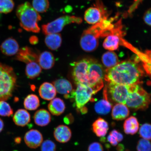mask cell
<instances>
[{
    "mask_svg": "<svg viewBox=\"0 0 151 151\" xmlns=\"http://www.w3.org/2000/svg\"><path fill=\"white\" fill-rule=\"evenodd\" d=\"M72 75L77 85L81 84L92 88L96 93L103 86L105 71L103 66L96 60L84 58L70 64Z\"/></svg>",
    "mask_w": 151,
    "mask_h": 151,
    "instance_id": "cell-1",
    "label": "cell"
},
{
    "mask_svg": "<svg viewBox=\"0 0 151 151\" xmlns=\"http://www.w3.org/2000/svg\"><path fill=\"white\" fill-rule=\"evenodd\" d=\"M142 75V71L137 64L134 62L127 61L107 69L104 78L108 83L132 85L139 84Z\"/></svg>",
    "mask_w": 151,
    "mask_h": 151,
    "instance_id": "cell-2",
    "label": "cell"
},
{
    "mask_svg": "<svg viewBox=\"0 0 151 151\" xmlns=\"http://www.w3.org/2000/svg\"><path fill=\"white\" fill-rule=\"evenodd\" d=\"M16 14L20 26L26 31L35 33L40 31L38 22L41 20V16L29 2L19 5Z\"/></svg>",
    "mask_w": 151,
    "mask_h": 151,
    "instance_id": "cell-3",
    "label": "cell"
},
{
    "mask_svg": "<svg viewBox=\"0 0 151 151\" xmlns=\"http://www.w3.org/2000/svg\"><path fill=\"white\" fill-rule=\"evenodd\" d=\"M16 82L12 68L0 63V101H6L12 96Z\"/></svg>",
    "mask_w": 151,
    "mask_h": 151,
    "instance_id": "cell-4",
    "label": "cell"
},
{
    "mask_svg": "<svg viewBox=\"0 0 151 151\" xmlns=\"http://www.w3.org/2000/svg\"><path fill=\"white\" fill-rule=\"evenodd\" d=\"M151 102L150 94L139 84H135L132 85L126 105L134 110H144L148 108Z\"/></svg>",
    "mask_w": 151,
    "mask_h": 151,
    "instance_id": "cell-5",
    "label": "cell"
},
{
    "mask_svg": "<svg viewBox=\"0 0 151 151\" xmlns=\"http://www.w3.org/2000/svg\"><path fill=\"white\" fill-rule=\"evenodd\" d=\"M101 35V30L95 24L85 30L80 40L81 48L86 52L94 51L99 46V39Z\"/></svg>",
    "mask_w": 151,
    "mask_h": 151,
    "instance_id": "cell-6",
    "label": "cell"
},
{
    "mask_svg": "<svg viewBox=\"0 0 151 151\" xmlns=\"http://www.w3.org/2000/svg\"><path fill=\"white\" fill-rule=\"evenodd\" d=\"M82 19L79 17L66 15L60 17L52 22L42 26V31L45 35L58 33L61 32L68 24L71 23L80 24L82 22Z\"/></svg>",
    "mask_w": 151,
    "mask_h": 151,
    "instance_id": "cell-7",
    "label": "cell"
},
{
    "mask_svg": "<svg viewBox=\"0 0 151 151\" xmlns=\"http://www.w3.org/2000/svg\"><path fill=\"white\" fill-rule=\"evenodd\" d=\"M132 85L118 84L108 83L105 89L107 95L115 102L126 105L128 96L131 92Z\"/></svg>",
    "mask_w": 151,
    "mask_h": 151,
    "instance_id": "cell-8",
    "label": "cell"
},
{
    "mask_svg": "<svg viewBox=\"0 0 151 151\" xmlns=\"http://www.w3.org/2000/svg\"><path fill=\"white\" fill-rule=\"evenodd\" d=\"M77 85L73 99L74 100L75 106L79 112L88 101H91L92 96L96 93L89 86L81 84Z\"/></svg>",
    "mask_w": 151,
    "mask_h": 151,
    "instance_id": "cell-9",
    "label": "cell"
},
{
    "mask_svg": "<svg viewBox=\"0 0 151 151\" xmlns=\"http://www.w3.org/2000/svg\"><path fill=\"white\" fill-rule=\"evenodd\" d=\"M109 14L102 3L98 1L94 7H90L85 12L84 19L88 23L94 24L103 18H108Z\"/></svg>",
    "mask_w": 151,
    "mask_h": 151,
    "instance_id": "cell-10",
    "label": "cell"
},
{
    "mask_svg": "<svg viewBox=\"0 0 151 151\" xmlns=\"http://www.w3.org/2000/svg\"><path fill=\"white\" fill-rule=\"evenodd\" d=\"M53 85L58 93L63 94L65 99H73L75 90L70 82L65 79H58L54 81Z\"/></svg>",
    "mask_w": 151,
    "mask_h": 151,
    "instance_id": "cell-11",
    "label": "cell"
},
{
    "mask_svg": "<svg viewBox=\"0 0 151 151\" xmlns=\"http://www.w3.org/2000/svg\"><path fill=\"white\" fill-rule=\"evenodd\" d=\"M24 140L26 145L29 148L36 149L42 144L43 137L40 132L37 129H32L26 132Z\"/></svg>",
    "mask_w": 151,
    "mask_h": 151,
    "instance_id": "cell-12",
    "label": "cell"
},
{
    "mask_svg": "<svg viewBox=\"0 0 151 151\" xmlns=\"http://www.w3.org/2000/svg\"><path fill=\"white\" fill-rule=\"evenodd\" d=\"M19 48L17 41L12 37L5 40L0 46L2 53L7 56H12L17 54Z\"/></svg>",
    "mask_w": 151,
    "mask_h": 151,
    "instance_id": "cell-13",
    "label": "cell"
},
{
    "mask_svg": "<svg viewBox=\"0 0 151 151\" xmlns=\"http://www.w3.org/2000/svg\"><path fill=\"white\" fill-rule=\"evenodd\" d=\"M39 55L29 47H23L19 50L16 57V59L27 64L32 62H37Z\"/></svg>",
    "mask_w": 151,
    "mask_h": 151,
    "instance_id": "cell-14",
    "label": "cell"
},
{
    "mask_svg": "<svg viewBox=\"0 0 151 151\" xmlns=\"http://www.w3.org/2000/svg\"><path fill=\"white\" fill-rule=\"evenodd\" d=\"M54 136L56 140L61 143H65L70 140L72 137L71 130L68 126L61 124L55 129Z\"/></svg>",
    "mask_w": 151,
    "mask_h": 151,
    "instance_id": "cell-15",
    "label": "cell"
},
{
    "mask_svg": "<svg viewBox=\"0 0 151 151\" xmlns=\"http://www.w3.org/2000/svg\"><path fill=\"white\" fill-rule=\"evenodd\" d=\"M41 98L47 101H52L56 95V91L54 85L50 83L45 82L41 85L39 90Z\"/></svg>",
    "mask_w": 151,
    "mask_h": 151,
    "instance_id": "cell-16",
    "label": "cell"
},
{
    "mask_svg": "<svg viewBox=\"0 0 151 151\" xmlns=\"http://www.w3.org/2000/svg\"><path fill=\"white\" fill-rule=\"evenodd\" d=\"M129 109L125 104L117 103L113 107L112 112L113 119L116 121L125 119L129 116Z\"/></svg>",
    "mask_w": 151,
    "mask_h": 151,
    "instance_id": "cell-17",
    "label": "cell"
},
{
    "mask_svg": "<svg viewBox=\"0 0 151 151\" xmlns=\"http://www.w3.org/2000/svg\"><path fill=\"white\" fill-rule=\"evenodd\" d=\"M109 129V125L106 121L99 118L92 124V130L97 137H104L106 135Z\"/></svg>",
    "mask_w": 151,
    "mask_h": 151,
    "instance_id": "cell-18",
    "label": "cell"
},
{
    "mask_svg": "<svg viewBox=\"0 0 151 151\" xmlns=\"http://www.w3.org/2000/svg\"><path fill=\"white\" fill-rule=\"evenodd\" d=\"M55 59L53 55L50 52L45 51L39 55L38 63L45 70L50 69L53 67Z\"/></svg>",
    "mask_w": 151,
    "mask_h": 151,
    "instance_id": "cell-19",
    "label": "cell"
},
{
    "mask_svg": "<svg viewBox=\"0 0 151 151\" xmlns=\"http://www.w3.org/2000/svg\"><path fill=\"white\" fill-rule=\"evenodd\" d=\"M124 36L121 34H114L106 37L103 43L104 48L110 51L117 50L120 41Z\"/></svg>",
    "mask_w": 151,
    "mask_h": 151,
    "instance_id": "cell-20",
    "label": "cell"
},
{
    "mask_svg": "<svg viewBox=\"0 0 151 151\" xmlns=\"http://www.w3.org/2000/svg\"><path fill=\"white\" fill-rule=\"evenodd\" d=\"M33 119L35 123L37 125L44 127L50 123L51 116L50 112L46 109H41L35 113Z\"/></svg>",
    "mask_w": 151,
    "mask_h": 151,
    "instance_id": "cell-21",
    "label": "cell"
},
{
    "mask_svg": "<svg viewBox=\"0 0 151 151\" xmlns=\"http://www.w3.org/2000/svg\"><path fill=\"white\" fill-rule=\"evenodd\" d=\"M13 120L16 125L24 127L31 121V116L25 109H19L14 113Z\"/></svg>",
    "mask_w": 151,
    "mask_h": 151,
    "instance_id": "cell-22",
    "label": "cell"
},
{
    "mask_svg": "<svg viewBox=\"0 0 151 151\" xmlns=\"http://www.w3.org/2000/svg\"><path fill=\"white\" fill-rule=\"evenodd\" d=\"M104 99L100 100L95 104L94 109L96 112L100 115H106L110 112L112 105L109 102L106 91H104Z\"/></svg>",
    "mask_w": 151,
    "mask_h": 151,
    "instance_id": "cell-23",
    "label": "cell"
},
{
    "mask_svg": "<svg viewBox=\"0 0 151 151\" xmlns=\"http://www.w3.org/2000/svg\"><path fill=\"white\" fill-rule=\"evenodd\" d=\"M48 109L52 114L59 116L65 112V105L63 100L56 98L52 100L48 105Z\"/></svg>",
    "mask_w": 151,
    "mask_h": 151,
    "instance_id": "cell-24",
    "label": "cell"
},
{
    "mask_svg": "<svg viewBox=\"0 0 151 151\" xmlns=\"http://www.w3.org/2000/svg\"><path fill=\"white\" fill-rule=\"evenodd\" d=\"M62 43V38L59 33L49 34L45 37V44L50 50H57L61 46Z\"/></svg>",
    "mask_w": 151,
    "mask_h": 151,
    "instance_id": "cell-25",
    "label": "cell"
},
{
    "mask_svg": "<svg viewBox=\"0 0 151 151\" xmlns=\"http://www.w3.org/2000/svg\"><path fill=\"white\" fill-rule=\"evenodd\" d=\"M139 127L138 120L134 116H130L126 119L123 124L124 133L128 135L135 134L138 131Z\"/></svg>",
    "mask_w": 151,
    "mask_h": 151,
    "instance_id": "cell-26",
    "label": "cell"
},
{
    "mask_svg": "<svg viewBox=\"0 0 151 151\" xmlns=\"http://www.w3.org/2000/svg\"><path fill=\"white\" fill-rule=\"evenodd\" d=\"M26 64L25 73L28 78L33 79L39 76L42 70L37 62H32Z\"/></svg>",
    "mask_w": 151,
    "mask_h": 151,
    "instance_id": "cell-27",
    "label": "cell"
},
{
    "mask_svg": "<svg viewBox=\"0 0 151 151\" xmlns=\"http://www.w3.org/2000/svg\"><path fill=\"white\" fill-rule=\"evenodd\" d=\"M101 60L104 65L108 68L114 67L119 63L117 55L112 52L105 53L102 57Z\"/></svg>",
    "mask_w": 151,
    "mask_h": 151,
    "instance_id": "cell-28",
    "label": "cell"
},
{
    "mask_svg": "<svg viewBox=\"0 0 151 151\" xmlns=\"http://www.w3.org/2000/svg\"><path fill=\"white\" fill-rule=\"evenodd\" d=\"M24 108L27 110H36L40 105L38 97L34 94L28 95L24 99Z\"/></svg>",
    "mask_w": 151,
    "mask_h": 151,
    "instance_id": "cell-29",
    "label": "cell"
},
{
    "mask_svg": "<svg viewBox=\"0 0 151 151\" xmlns=\"http://www.w3.org/2000/svg\"><path fill=\"white\" fill-rule=\"evenodd\" d=\"M32 6L37 12L43 13L48 10L50 3L48 0H33Z\"/></svg>",
    "mask_w": 151,
    "mask_h": 151,
    "instance_id": "cell-30",
    "label": "cell"
},
{
    "mask_svg": "<svg viewBox=\"0 0 151 151\" xmlns=\"http://www.w3.org/2000/svg\"><path fill=\"white\" fill-rule=\"evenodd\" d=\"M123 138L122 134L116 130H113L111 131L107 137L109 142L114 146H117L118 143L121 142Z\"/></svg>",
    "mask_w": 151,
    "mask_h": 151,
    "instance_id": "cell-31",
    "label": "cell"
},
{
    "mask_svg": "<svg viewBox=\"0 0 151 151\" xmlns=\"http://www.w3.org/2000/svg\"><path fill=\"white\" fill-rule=\"evenodd\" d=\"M14 6L13 0H0V13L7 14L12 12Z\"/></svg>",
    "mask_w": 151,
    "mask_h": 151,
    "instance_id": "cell-32",
    "label": "cell"
},
{
    "mask_svg": "<svg viewBox=\"0 0 151 151\" xmlns=\"http://www.w3.org/2000/svg\"><path fill=\"white\" fill-rule=\"evenodd\" d=\"M139 136L142 139L151 140V124L145 123L142 125L139 129Z\"/></svg>",
    "mask_w": 151,
    "mask_h": 151,
    "instance_id": "cell-33",
    "label": "cell"
},
{
    "mask_svg": "<svg viewBox=\"0 0 151 151\" xmlns=\"http://www.w3.org/2000/svg\"><path fill=\"white\" fill-rule=\"evenodd\" d=\"M13 114V109L9 104L5 101H0V116L9 117Z\"/></svg>",
    "mask_w": 151,
    "mask_h": 151,
    "instance_id": "cell-34",
    "label": "cell"
},
{
    "mask_svg": "<svg viewBox=\"0 0 151 151\" xmlns=\"http://www.w3.org/2000/svg\"><path fill=\"white\" fill-rule=\"evenodd\" d=\"M137 151H151V143L147 139H141L138 142Z\"/></svg>",
    "mask_w": 151,
    "mask_h": 151,
    "instance_id": "cell-35",
    "label": "cell"
},
{
    "mask_svg": "<svg viewBox=\"0 0 151 151\" xmlns=\"http://www.w3.org/2000/svg\"><path fill=\"white\" fill-rule=\"evenodd\" d=\"M56 149L55 143L50 139L43 142L41 145V151H55Z\"/></svg>",
    "mask_w": 151,
    "mask_h": 151,
    "instance_id": "cell-36",
    "label": "cell"
},
{
    "mask_svg": "<svg viewBox=\"0 0 151 151\" xmlns=\"http://www.w3.org/2000/svg\"><path fill=\"white\" fill-rule=\"evenodd\" d=\"M88 151H104L102 145L98 142L92 143L88 148Z\"/></svg>",
    "mask_w": 151,
    "mask_h": 151,
    "instance_id": "cell-37",
    "label": "cell"
},
{
    "mask_svg": "<svg viewBox=\"0 0 151 151\" xmlns=\"http://www.w3.org/2000/svg\"><path fill=\"white\" fill-rule=\"evenodd\" d=\"M142 1V0H134L133 4L130 7L128 11V14H131L133 12L135 9H137Z\"/></svg>",
    "mask_w": 151,
    "mask_h": 151,
    "instance_id": "cell-38",
    "label": "cell"
},
{
    "mask_svg": "<svg viewBox=\"0 0 151 151\" xmlns=\"http://www.w3.org/2000/svg\"><path fill=\"white\" fill-rule=\"evenodd\" d=\"M143 20L147 24L151 26V8L145 12L143 16Z\"/></svg>",
    "mask_w": 151,
    "mask_h": 151,
    "instance_id": "cell-39",
    "label": "cell"
},
{
    "mask_svg": "<svg viewBox=\"0 0 151 151\" xmlns=\"http://www.w3.org/2000/svg\"><path fill=\"white\" fill-rule=\"evenodd\" d=\"M63 120L65 124H72L74 122V119L72 114H69L64 117Z\"/></svg>",
    "mask_w": 151,
    "mask_h": 151,
    "instance_id": "cell-40",
    "label": "cell"
},
{
    "mask_svg": "<svg viewBox=\"0 0 151 151\" xmlns=\"http://www.w3.org/2000/svg\"><path fill=\"white\" fill-rule=\"evenodd\" d=\"M38 38L35 36L31 37L29 39V42L32 45H35L38 42Z\"/></svg>",
    "mask_w": 151,
    "mask_h": 151,
    "instance_id": "cell-41",
    "label": "cell"
},
{
    "mask_svg": "<svg viewBox=\"0 0 151 151\" xmlns=\"http://www.w3.org/2000/svg\"><path fill=\"white\" fill-rule=\"evenodd\" d=\"M4 127V123L3 120L0 118V133L3 131Z\"/></svg>",
    "mask_w": 151,
    "mask_h": 151,
    "instance_id": "cell-42",
    "label": "cell"
}]
</instances>
